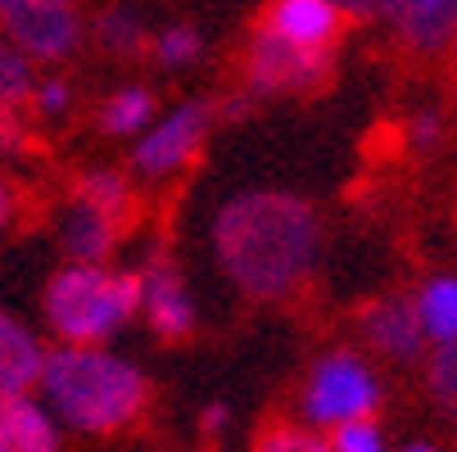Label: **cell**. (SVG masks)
Wrapping results in <instances>:
<instances>
[{"label": "cell", "mask_w": 457, "mask_h": 452, "mask_svg": "<svg viewBox=\"0 0 457 452\" xmlns=\"http://www.w3.org/2000/svg\"><path fill=\"white\" fill-rule=\"evenodd\" d=\"M200 45H204L200 28L177 23V28H168L163 37H154V59L168 63V69H177V63H190L195 54H200Z\"/></svg>", "instance_id": "7402d4cb"}, {"label": "cell", "mask_w": 457, "mask_h": 452, "mask_svg": "<svg viewBox=\"0 0 457 452\" xmlns=\"http://www.w3.org/2000/svg\"><path fill=\"white\" fill-rule=\"evenodd\" d=\"M37 150H46V145H37V136H32V127L23 122V113L0 100V154H37Z\"/></svg>", "instance_id": "cb8c5ba5"}, {"label": "cell", "mask_w": 457, "mask_h": 452, "mask_svg": "<svg viewBox=\"0 0 457 452\" xmlns=\"http://www.w3.org/2000/svg\"><path fill=\"white\" fill-rule=\"evenodd\" d=\"M376 19L417 59H439L457 41V0H371Z\"/></svg>", "instance_id": "30bf717a"}, {"label": "cell", "mask_w": 457, "mask_h": 452, "mask_svg": "<svg viewBox=\"0 0 457 452\" xmlns=\"http://www.w3.org/2000/svg\"><path fill=\"white\" fill-rule=\"evenodd\" d=\"M46 371V349L41 340L23 326L19 316L0 312V399L10 394H32Z\"/></svg>", "instance_id": "4fadbf2b"}, {"label": "cell", "mask_w": 457, "mask_h": 452, "mask_svg": "<svg viewBox=\"0 0 457 452\" xmlns=\"http://www.w3.org/2000/svg\"><path fill=\"white\" fill-rule=\"evenodd\" d=\"M19 218V185L0 177V235L10 231V222Z\"/></svg>", "instance_id": "4316f807"}, {"label": "cell", "mask_w": 457, "mask_h": 452, "mask_svg": "<svg viewBox=\"0 0 457 452\" xmlns=\"http://www.w3.org/2000/svg\"><path fill=\"white\" fill-rule=\"evenodd\" d=\"M213 122H218V100H186L132 150V168L145 181H154V177H168V172H181L190 163H200Z\"/></svg>", "instance_id": "8992f818"}, {"label": "cell", "mask_w": 457, "mask_h": 452, "mask_svg": "<svg viewBox=\"0 0 457 452\" xmlns=\"http://www.w3.org/2000/svg\"><path fill=\"white\" fill-rule=\"evenodd\" d=\"M69 82H41L37 86V113H63L69 109Z\"/></svg>", "instance_id": "484cf974"}, {"label": "cell", "mask_w": 457, "mask_h": 452, "mask_svg": "<svg viewBox=\"0 0 457 452\" xmlns=\"http://www.w3.org/2000/svg\"><path fill=\"white\" fill-rule=\"evenodd\" d=\"M231 63H236V82L258 95L321 100L336 86V45H295L286 37L245 32Z\"/></svg>", "instance_id": "277c9868"}, {"label": "cell", "mask_w": 457, "mask_h": 452, "mask_svg": "<svg viewBox=\"0 0 457 452\" xmlns=\"http://www.w3.org/2000/svg\"><path fill=\"white\" fill-rule=\"evenodd\" d=\"M200 430H204L209 439H213L218 430H227V407H218V403H213V407H204V416H200Z\"/></svg>", "instance_id": "83f0119b"}, {"label": "cell", "mask_w": 457, "mask_h": 452, "mask_svg": "<svg viewBox=\"0 0 457 452\" xmlns=\"http://www.w3.org/2000/svg\"><path fill=\"white\" fill-rule=\"evenodd\" d=\"M154 91H145V86H122V91H113L104 104H100V113H96V127L104 136H132L137 127H145L150 122V113H154Z\"/></svg>", "instance_id": "ac0fdd59"}, {"label": "cell", "mask_w": 457, "mask_h": 452, "mask_svg": "<svg viewBox=\"0 0 457 452\" xmlns=\"http://www.w3.org/2000/svg\"><path fill=\"white\" fill-rule=\"evenodd\" d=\"M349 28L353 23L336 0H263L245 19V32L286 37L295 45H340Z\"/></svg>", "instance_id": "ba28073f"}, {"label": "cell", "mask_w": 457, "mask_h": 452, "mask_svg": "<svg viewBox=\"0 0 457 452\" xmlns=\"http://www.w3.org/2000/svg\"><path fill=\"white\" fill-rule=\"evenodd\" d=\"M141 272H104L96 263H73L46 281V321L63 344H104L141 312Z\"/></svg>", "instance_id": "3957f363"}, {"label": "cell", "mask_w": 457, "mask_h": 452, "mask_svg": "<svg viewBox=\"0 0 457 452\" xmlns=\"http://www.w3.org/2000/svg\"><path fill=\"white\" fill-rule=\"evenodd\" d=\"M0 452H14V439H10V430H5V416H0Z\"/></svg>", "instance_id": "f1b7e54d"}, {"label": "cell", "mask_w": 457, "mask_h": 452, "mask_svg": "<svg viewBox=\"0 0 457 452\" xmlns=\"http://www.w3.org/2000/svg\"><path fill=\"white\" fill-rule=\"evenodd\" d=\"M358 331L367 335V344L395 362H417L421 349L430 344L426 340V326H421V312H417V299H403V294H380L371 303L358 308Z\"/></svg>", "instance_id": "8fae6325"}, {"label": "cell", "mask_w": 457, "mask_h": 452, "mask_svg": "<svg viewBox=\"0 0 457 452\" xmlns=\"http://www.w3.org/2000/svg\"><path fill=\"white\" fill-rule=\"evenodd\" d=\"M91 37L100 45V54L118 59V63H141L154 54V37L141 19L122 14V10H100L96 23H91Z\"/></svg>", "instance_id": "9a60e30c"}, {"label": "cell", "mask_w": 457, "mask_h": 452, "mask_svg": "<svg viewBox=\"0 0 457 452\" xmlns=\"http://www.w3.org/2000/svg\"><path fill=\"white\" fill-rule=\"evenodd\" d=\"M213 249L236 290L258 303H281L312 276L317 209L290 190L236 195L213 222Z\"/></svg>", "instance_id": "6da1fadb"}, {"label": "cell", "mask_w": 457, "mask_h": 452, "mask_svg": "<svg viewBox=\"0 0 457 452\" xmlns=\"http://www.w3.org/2000/svg\"><path fill=\"white\" fill-rule=\"evenodd\" d=\"M41 390L63 425H73L78 434H127L137 430L154 403L150 380L100 344H63L46 353Z\"/></svg>", "instance_id": "7a4b0ae2"}, {"label": "cell", "mask_w": 457, "mask_h": 452, "mask_svg": "<svg viewBox=\"0 0 457 452\" xmlns=\"http://www.w3.org/2000/svg\"><path fill=\"white\" fill-rule=\"evenodd\" d=\"M249 452H336L321 434H312L308 425H290V421H272L253 434Z\"/></svg>", "instance_id": "ffe728a7"}, {"label": "cell", "mask_w": 457, "mask_h": 452, "mask_svg": "<svg viewBox=\"0 0 457 452\" xmlns=\"http://www.w3.org/2000/svg\"><path fill=\"white\" fill-rule=\"evenodd\" d=\"M0 28H5L32 59L59 63L82 41V19L73 0H0Z\"/></svg>", "instance_id": "52a82bcc"}, {"label": "cell", "mask_w": 457, "mask_h": 452, "mask_svg": "<svg viewBox=\"0 0 457 452\" xmlns=\"http://www.w3.org/2000/svg\"><path fill=\"white\" fill-rule=\"evenodd\" d=\"M417 312L430 344H453L457 340V276H430L417 294Z\"/></svg>", "instance_id": "e0dca14e"}, {"label": "cell", "mask_w": 457, "mask_h": 452, "mask_svg": "<svg viewBox=\"0 0 457 452\" xmlns=\"http://www.w3.org/2000/svg\"><path fill=\"white\" fill-rule=\"evenodd\" d=\"M426 384H430V394H435L439 407L457 412V340H453V344H435Z\"/></svg>", "instance_id": "44dd1931"}, {"label": "cell", "mask_w": 457, "mask_h": 452, "mask_svg": "<svg viewBox=\"0 0 457 452\" xmlns=\"http://www.w3.org/2000/svg\"><path fill=\"white\" fill-rule=\"evenodd\" d=\"M439 141H444V118H439V113H417V118L408 122V145H412L417 154L439 150Z\"/></svg>", "instance_id": "d4e9b609"}, {"label": "cell", "mask_w": 457, "mask_h": 452, "mask_svg": "<svg viewBox=\"0 0 457 452\" xmlns=\"http://www.w3.org/2000/svg\"><path fill=\"white\" fill-rule=\"evenodd\" d=\"M0 100L19 113H37V78L28 69V59L14 54L10 45H0Z\"/></svg>", "instance_id": "d6986e66"}, {"label": "cell", "mask_w": 457, "mask_h": 452, "mask_svg": "<svg viewBox=\"0 0 457 452\" xmlns=\"http://www.w3.org/2000/svg\"><path fill=\"white\" fill-rule=\"evenodd\" d=\"M408 452H435V448H426V443H417V448H408Z\"/></svg>", "instance_id": "f546056e"}, {"label": "cell", "mask_w": 457, "mask_h": 452, "mask_svg": "<svg viewBox=\"0 0 457 452\" xmlns=\"http://www.w3.org/2000/svg\"><path fill=\"white\" fill-rule=\"evenodd\" d=\"M331 448L336 452H385V434L376 425V416L367 421H345L331 430Z\"/></svg>", "instance_id": "603a6c76"}, {"label": "cell", "mask_w": 457, "mask_h": 452, "mask_svg": "<svg viewBox=\"0 0 457 452\" xmlns=\"http://www.w3.org/2000/svg\"><path fill=\"white\" fill-rule=\"evenodd\" d=\"M141 281H145L141 308H145V316H150V331H154L163 344H186V340L195 335V303H190L186 276H181V267H177L168 240L154 244Z\"/></svg>", "instance_id": "9c48e42d"}, {"label": "cell", "mask_w": 457, "mask_h": 452, "mask_svg": "<svg viewBox=\"0 0 457 452\" xmlns=\"http://www.w3.org/2000/svg\"><path fill=\"white\" fill-rule=\"evenodd\" d=\"M380 407V380L371 362H362L353 349L321 353L303 384V416L321 430H336L345 421H367Z\"/></svg>", "instance_id": "5b68a950"}, {"label": "cell", "mask_w": 457, "mask_h": 452, "mask_svg": "<svg viewBox=\"0 0 457 452\" xmlns=\"http://www.w3.org/2000/svg\"><path fill=\"white\" fill-rule=\"evenodd\" d=\"M69 200H82L100 213H109L122 235H132L150 218V195L137 190V181H127L118 168H82L69 177Z\"/></svg>", "instance_id": "7c38bea8"}, {"label": "cell", "mask_w": 457, "mask_h": 452, "mask_svg": "<svg viewBox=\"0 0 457 452\" xmlns=\"http://www.w3.org/2000/svg\"><path fill=\"white\" fill-rule=\"evenodd\" d=\"M118 240H127V235L109 213H100L82 200H69V209H63V253H73L78 263H104Z\"/></svg>", "instance_id": "5bb4252c"}, {"label": "cell", "mask_w": 457, "mask_h": 452, "mask_svg": "<svg viewBox=\"0 0 457 452\" xmlns=\"http://www.w3.org/2000/svg\"><path fill=\"white\" fill-rule=\"evenodd\" d=\"M0 416H5V430L14 439V452H59V434H54L50 412L41 403H32L28 394L0 399Z\"/></svg>", "instance_id": "2e32d148"}]
</instances>
